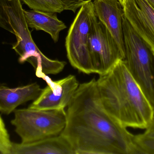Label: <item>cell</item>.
Wrapping results in <instances>:
<instances>
[{"instance_id":"1","label":"cell","mask_w":154,"mask_h":154,"mask_svg":"<svg viewBox=\"0 0 154 154\" xmlns=\"http://www.w3.org/2000/svg\"><path fill=\"white\" fill-rule=\"evenodd\" d=\"M67 107L60 134L75 154H143L135 135L104 109L95 78L79 85Z\"/></svg>"},{"instance_id":"2","label":"cell","mask_w":154,"mask_h":154,"mask_svg":"<svg viewBox=\"0 0 154 154\" xmlns=\"http://www.w3.org/2000/svg\"><path fill=\"white\" fill-rule=\"evenodd\" d=\"M97 83L103 108L119 124L127 128L146 129L149 126L154 118V109L124 60L99 75Z\"/></svg>"},{"instance_id":"3","label":"cell","mask_w":154,"mask_h":154,"mask_svg":"<svg viewBox=\"0 0 154 154\" xmlns=\"http://www.w3.org/2000/svg\"><path fill=\"white\" fill-rule=\"evenodd\" d=\"M23 10L21 0H0V27L16 36L12 49L20 57L19 62H29L38 78L58 74L63 62L49 58L40 50L32 39Z\"/></svg>"},{"instance_id":"4","label":"cell","mask_w":154,"mask_h":154,"mask_svg":"<svg viewBox=\"0 0 154 154\" xmlns=\"http://www.w3.org/2000/svg\"><path fill=\"white\" fill-rule=\"evenodd\" d=\"M125 61L133 77L154 109V53L135 31L125 17L123 20Z\"/></svg>"},{"instance_id":"5","label":"cell","mask_w":154,"mask_h":154,"mask_svg":"<svg viewBox=\"0 0 154 154\" xmlns=\"http://www.w3.org/2000/svg\"><path fill=\"white\" fill-rule=\"evenodd\" d=\"M14 114L11 124L23 144L59 135L66 123L65 109L40 110L28 108L15 109Z\"/></svg>"},{"instance_id":"6","label":"cell","mask_w":154,"mask_h":154,"mask_svg":"<svg viewBox=\"0 0 154 154\" xmlns=\"http://www.w3.org/2000/svg\"><path fill=\"white\" fill-rule=\"evenodd\" d=\"M92 2L80 8L66 39L67 56L71 66L86 74L93 73L89 51Z\"/></svg>"},{"instance_id":"7","label":"cell","mask_w":154,"mask_h":154,"mask_svg":"<svg viewBox=\"0 0 154 154\" xmlns=\"http://www.w3.org/2000/svg\"><path fill=\"white\" fill-rule=\"evenodd\" d=\"M89 51L93 73L102 75L125 56L109 31L97 18L93 8L89 37Z\"/></svg>"},{"instance_id":"8","label":"cell","mask_w":154,"mask_h":154,"mask_svg":"<svg viewBox=\"0 0 154 154\" xmlns=\"http://www.w3.org/2000/svg\"><path fill=\"white\" fill-rule=\"evenodd\" d=\"M42 79L48 86L30 105L29 108L40 110L65 109L72 101L79 85L75 76L72 75L57 81H53L48 75L44 76Z\"/></svg>"},{"instance_id":"9","label":"cell","mask_w":154,"mask_h":154,"mask_svg":"<svg viewBox=\"0 0 154 154\" xmlns=\"http://www.w3.org/2000/svg\"><path fill=\"white\" fill-rule=\"evenodd\" d=\"M125 16L154 53V8L147 0H126Z\"/></svg>"},{"instance_id":"10","label":"cell","mask_w":154,"mask_h":154,"mask_svg":"<svg viewBox=\"0 0 154 154\" xmlns=\"http://www.w3.org/2000/svg\"><path fill=\"white\" fill-rule=\"evenodd\" d=\"M94 12L100 21L109 31L125 56L123 33L124 8L119 0H94Z\"/></svg>"},{"instance_id":"11","label":"cell","mask_w":154,"mask_h":154,"mask_svg":"<svg viewBox=\"0 0 154 154\" xmlns=\"http://www.w3.org/2000/svg\"><path fill=\"white\" fill-rule=\"evenodd\" d=\"M75 154L69 141L61 134L29 143H12L11 154Z\"/></svg>"},{"instance_id":"12","label":"cell","mask_w":154,"mask_h":154,"mask_svg":"<svg viewBox=\"0 0 154 154\" xmlns=\"http://www.w3.org/2000/svg\"><path fill=\"white\" fill-rule=\"evenodd\" d=\"M42 90L36 82L13 88L0 86V112L10 115L19 106L36 99Z\"/></svg>"},{"instance_id":"13","label":"cell","mask_w":154,"mask_h":154,"mask_svg":"<svg viewBox=\"0 0 154 154\" xmlns=\"http://www.w3.org/2000/svg\"><path fill=\"white\" fill-rule=\"evenodd\" d=\"M23 13L29 28L47 33L55 42L58 41L60 32L67 28L65 24L59 20L56 13L32 10H24Z\"/></svg>"},{"instance_id":"14","label":"cell","mask_w":154,"mask_h":154,"mask_svg":"<svg viewBox=\"0 0 154 154\" xmlns=\"http://www.w3.org/2000/svg\"><path fill=\"white\" fill-rule=\"evenodd\" d=\"M31 10L61 13L64 11L60 0H21Z\"/></svg>"},{"instance_id":"15","label":"cell","mask_w":154,"mask_h":154,"mask_svg":"<svg viewBox=\"0 0 154 154\" xmlns=\"http://www.w3.org/2000/svg\"><path fill=\"white\" fill-rule=\"evenodd\" d=\"M12 145L10 135L0 116V154H11Z\"/></svg>"},{"instance_id":"16","label":"cell","mask_w":154,"mask_h":154,"mask_svg":"<svg viewBox=\"0 0 154 154\" xmlns=\"http://www.w3.org/2000/svg\"><path fill=\"white\" fill-rule=\"evenodd\" d=\"M135 141L143 154H154V138L143 134L135 135Z\"/></svg>"},{"instance_id":"17","label":"cell","mask_w":154,"mask_h":154,"mask_svg":"<svg viewBox=\"0 0 154 154\" xmlns=\"http://www.w3.org/2000/svg\"><path fill=\"white\" fill-rule=\"evenodd\" d=\"M63 5L64 11L68 10L74 12L86 4L92 2V0H60Z\"/></svg>"},{"instance_id":"18","label":"cell","mask_w":154,"mask_h":154,"mask_svg":"<svg viewBox=\"0 0 154 154\" xmlns=\"http://www.w3.org/2000/svg\"><path fill=\"white\" fill-rule=\"evenodd\" d=\"M143 134L149 137L154 138V118Z\"/></svg>"},{"instance_id":"19","label":"cell","mask_w":154,"mask_h":154,"mask_svg":"<svg viewBox=\"0 0 154 154\" xmlns=\"http://www.w3.org/2000/svg\"><path fill=\"white\" fill-rule=\"evenodd\" d=\"M147 1L154 8V0H147Z\"/></svg>"},{"instance_id":"20","label":"cell","mask_w":154,"mask_h":154,"mask_svg":"<svg viewBox=\"0 0 154 154\" xmlns=\"http://www.w3.org/2000/svg\"><path fill=\"white\" fill-rule=\"evenodd\" d=\"M119 1L120 2L122 6L124 7V6H125V3L126 0H119Z\"/></svg>"}]
</instances>
